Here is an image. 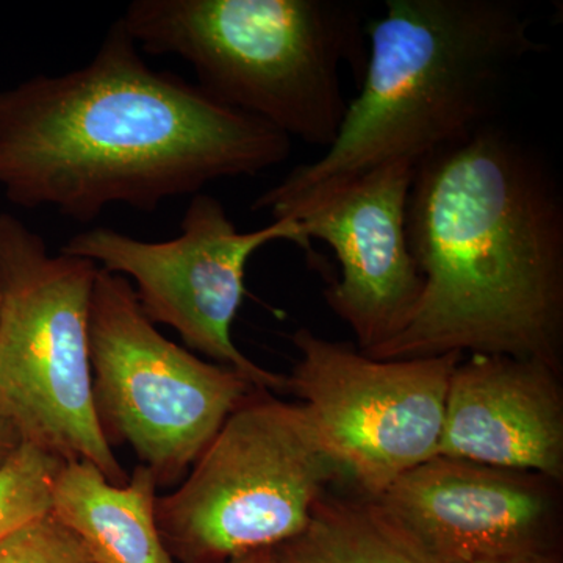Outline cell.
Masks as SVG:
<instances>
[{
    "label": "cell",
    "mask_w": 563,
    "mask_h": 563,
    "mask_svg": "<svg viewBox=\"0 0 563 563\" xmlns=\"http://www.w3.org/2000/svg\"><path fill=\"white\" fill-rule=\"evenodd\" d=\"M291 140L152 68L120 20L95 57L0 90V188L22 209L88 224L107 207L154 211L211 181L287 161Z\"/></svg>",
    "instance_id": "obj_1"
},
{
    "label": "cell",
    "mask_w": 563,
    "mask_h": 563,
    "mask_svg": "<svg viewBox=\"0 0 563 563\" xmlns=\"http://www.w3.org/2000/svg\"><path fill=\"white\" fill-rule=\"evenodd\" d=\"M406 228L420 301L366 355L503 354L561 369L563 191L539 147L493 122L432 152L415 165Z\"/></svg>",
    "instance_id": "obj_2"
},
{
    "label": "cell",
    "mask_w": 563,
    "mask_h": 563,
    "mask_svg": "<svg viewBox=\"0 0 563 563\" xmlns=\"http://www.w3.org/2000/svg\"><path fill=\"white\" fill-rule=\"evenodd\" d=\"M358 95L318 161L263 191L252 210L273 220L385 163L417 165L496 121L507 85L543 51L514 0H387L365 24Z\"/></svg>",
    "instance_id": "obj_3"
},
{
    "label": "cell",
    "mask_w": 563,
    "mask_h": 563,
    "mask_svg": "<svg viewBox=\"0 0 563 563\" xmlns=\"http://www.w3.org/2000/svg\"><path fill=\"white\" fill-rule=\"evenodd\" d=\"M140 51L188 63L214 101L328 150L368 57L361 7L344 0H135L120 18Z\"/></svg>",
    "instance_id": "obj_4"
},
{
    "label": "cell",
    "mask_w": 563,
    "mask_h": 563,
    "mask_svg": "<svg viewBox=\"0 0 563 563\" xmlns=\"http://www.w3.org/2000/svg\"><path fill=\"white\" fill-rule=\"evenodd\" d=\"M99 266L51 254L43 236L0 213V412L63 462L85 461L111 484L129 476L103 435L88 320Z\"/></svg>",
    "instance_id": "obj_5"
},
{
    "label": "cell",
    "mask_w": 563,
    "mask_h": 563,
    "mask_svg": "<svg viewBox=\"0 0 563 563\" xmlns=\"http://www.w3.org/2000/svg\"><path fill=\"white\" fill-rule=\"evenodd\" d=\"M339 477L301 404L255 390L180 487L157 496L155 520L174 563H224L298 536Z\"/></svg>",
    "instance_id": "obj_6"
},
{
    "label": "cell",
    "mask_w": 563,
    "mask_h": 563,
    "mask_svg": "<svg viewBox=\"0 0 563 563\" xmlns=\"http://www.w3.org/2000/svg\"><path fill=\"white\" fill-rule=\"evenodd\" d=\"M88 347L92 399L107 442L129 444L158 487L181 479L257 390L235 369L166 339L141 310L131 282L101 268Z\"/></svg>",
    "instance_id": "obj_7"
},
{
    "label": "cell",
    "mask_w": 563,
    "mask_h": 563,
    "mask_svg": "<svg viewBox=\"0 0 563 563\" xmlns=\"http://www.w3.org/2000/svg\"><path fill=\"white\" fill-rule=\"evenodd\" d=\"M282 240L310 250L298 221L282 218L258 231L240 232L221 201L202 191L188 203L176 239L144 242L114 229L92 228L74 235L60 252L131 282L143 313L179 333L187 350L235 369L257 390L282 391L287 390V377L250 361L232 340V324L246 296L247 262Z\"/></svg>",
    "instance_id": "obj_8"
},
{
    "label": "cell",
    "mask_w": 563,
    "mask_h": 563,
    "mask_svg": "<svg viewBox=\"0 0 563 563\" xmlns=\"http://www.w3.org/2000/svg\"><path fill=\"white\" fill-rule=\"evenodd\" d=\"M287 390L318 442L366 498L435 457L448 387L461 354L380 361L299 329Z\"/></svg>",
    "instance_id": "obj_9"
},
{
    "label": "cell",
    "mask_w": 563,
    "mask_h": 563,
    "mask_svg": "<svg viewBox=\"0 0 563 563\" xmlns=\"http://www.w3.org/2000/svg\"><path fill=\"white\" fill-rule=\"evenodd\" d=\"M559 483L542 474L435 455L374 504L429 563L558 551Z\"/></svg>",
    "instance_id": "obj_10"
},
{
    "label": "cell",
    "mask_w": 563,
    "mask_h": 563,
    "mask_svg": "<svg viewBox=\"0 0 563 563\" xmlns=\"http://www.w3.org/2000/svg\"><path fill=\"white\" fill-rule=\"evenodd\" d=\"M413 174L412 162L385 163L285 217L299 222L310 243H325L335 254L340 279L325 301L365 354L395 339L420 301L422 276L406 228Z\"/></svg>",
    "instance_id": "obj_11"
},
{
    "label": "cell",
    "mask_w": 563,
    "mask_h": 563,
    "mask_svg": "<svg viewBox=\"0 0 563 563\" xmlns=\"http://www.w3.org/2000/svg\"><path fill=\"white\" fill-rule=\"evenodd\" d=\"M561 369L533 358L465 354L448 387L439 453L563 479Z\"/></svg>",
    "instance_id": "obj_12"
},
{
    "label": "cell",
    "mask_w": 563,
    "mask_h": 563,
    "mask_svg": "<svg viewBox=\"0 0 563 563\" xmlns=\"http://www.w3.org/2000/svg\"><path fill=\"white\" fill-rule=\"evenodd\" d=\"M157 488L144 465L117 485L90 462H63L51 515L79 540L90 563H174L155 520Z\"/></svg>",
    "instance_id": "obj_13"
},
{
    "label": "cell",
    "mask_w": 563,
    "mask_h": 563,
    "mask_svg": "<svg viewBox=\"0 0 563 563\" xmlns=\"http://www.w3.org/2000/svg\"><path fill=\"white\" fill-rule=\"evenodd\" d=\"M274 554L277 563H429L373 499L328 493L306 528Z\"/></svg>",
    "instance_id": "obj_14"
},
{
    "label": "cell",
    "mask_w": 563,
    "mask_h": 563,
    "mask_svg": "<svg viewBox=\"0 0 563 563\" xmlns=\"http://www.w3.org/2000/svg\"><path fill=\"white\" fill-rule=\"evenodd\" d=\"M62 465L29 443L11 455L0 468V539L51 514L52 485Z\"/></svg>",
    "instance_id": "obj_15"
},
{
    "label": "cell",
    "mask_w": 563,
    "mask_h": 563,
    "mask_svg": "<svg viewBox=\"0 0 563 563\" xmlns=\"http://www.w3.org/2000/svg\"><path fill=\"white\" fill-rule=\"evenodd\" d=\"M0 563H90L79 540L52 515L0 539Z\"/></svg>",
    "instance_id": "obj_16"
},
{
    "label": "cell",
    "mask_w": 563,
    "mask_h": 563,
    "mask_svg": "<svg viewBox=\"0 0 563 563\" xmlns=\"http://www.w3.org/2000/svg\"><path fill=\"white\" fill-rule=\"evenodd\" d=\"M22 443L24 442L13 422L0 412V468L9 462L11 455L20 450Z\"/></svg>",
    "instance_id": "obj_17"
},
{
    "label": "cell",
    "mask_w": 563,
    "mask_h": 563,
    "mask_svg": "<svg viewBox=\"0 0 563 563\" xmlns=\"http://www.w3.org/2000/svg\"><path fill=\"white\" fill-rule=\"evenodd\" d=\"M473 563H562L558 551H548V553H531L521 555H510V558L492 559V561Z\"/></svg>",
    "instance_id": "obj_18"
},
{
    "label": "cell",
    "mask_w": 563,
    "mask_h": 563,
    "mask_svg": "<svg viewBox=\"0 0 563 563\" xmlns=\"http://www.w3.org/2000/svg\"><path fill=\"white\" fill-rule=\"evenodd\" d=\"M224 563H277L274 550L254 551V553L240 555Z\"/></svg>",
    "instance_id": "obj_19"
}]
</instances>
